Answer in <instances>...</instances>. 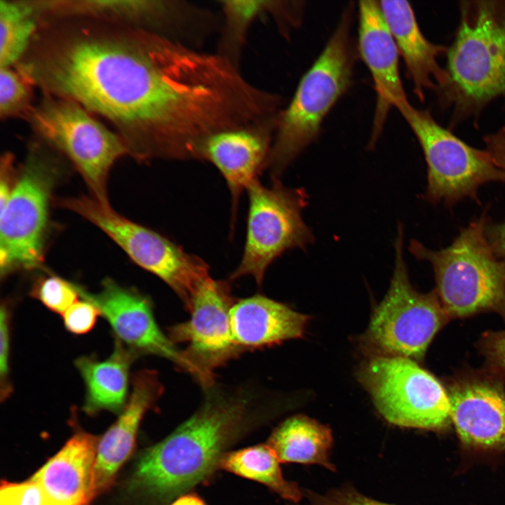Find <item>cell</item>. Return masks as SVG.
I'll list each match as a JSON object with an SVG mask.
<instances>
[{"label": "cell", "mask_w": 505, "mask_h": 505, "mask_svg": "<svg viewBox=\"0 0 505 505\" xmlns=\"http://www.w3.org/2000/svg\"><path fill=\"white\" fill-rule=\"evenodd\" d=\"M48 39L25 75L112 122L136 159L196 160L207 137L241 118V75L218 53L140 27H80Z\"/></svg>", "instance_id": "1"}, {"label": "cell", "mask_w": 505, "mask_h": 505, "mask_svg": "<svg viewBox=\"0 0 505 505\" xmlns=\"http://www.w3.org/2000/svg\"><path fill=\"white\" fill-rule=\"evenodd\" d=\"M250 405L247 394L208 393L194 415L142 454L135 474L137 485L168 497L206 480L245 426Z\"/></svg>", "instance_id": "2"}, {"label": "cell", "mask_w": 505, "mask_h": 505, "mask_svg": "<svg viewBox=\"0 0 505 505\" xmlns=\"http://www.w3.org/2000/svg\"><path fill=\"white\" fill-rule=\"evenodd\" d=\"M446 83L436 90L451 109L452 127L505 100V1H462L459 22L447 48Z\"/></svg>", "instance_id": "3"}, {"label": "cell", "mask_w": 505, "mask_h": 505, "mask_svg": "<svg viewBox=\"0 0 505 505\" xmlns=\"http://www.w3.org/2000/svg\"><path fill=\"white\" fill-rule=\"evenodd\" d=\"M352 6L343 13L323 50L282 109L267 161L277 178L318 136L323 121L352 83L357 52L351 37Z\"/></svg>", "instance_id": "4"}, {"label": "cell", "mask_w": 505, "mask_h": 505, "mask_svg": "<svg viewBox=\"0 0 505 505\" xmlns=\"http://www.w3.org/2000/svg\"><path fill=\"white\" fill-rule=\"evenodd\" d=\"M484 213L439 250L416 240L409 250L432 266L440 304L449 319L493 311L505 318V263L494 254L486 235Z\"/></svg>", "instance_id": "5"}, {"label": "cell", "mask_w": 505, "mask_h": 505, "mask_svg": "<svg viewBox=\"0 0 505 505\" xmlns=\"http://www.w3.org/2000/svg\"><path fill=\"white\" fill-rule=\"evenodd\" d=\"M403 243V231L399 224L390 287L375 309L361 343L370 356H400L419 361L449 318L435 290L420 293L411 285Z\"/></svg>", "instance_id": "6"}, {"label": "cell", "mask_w": 505, "mask_h": 505, "mask_svg": "<svg viewBox=\"0 0 505 505\" xmlns=\"http://www.w3.org/2000/svg\"><path fill=\"white\" fill-rule=\"evenodd\" d=\"M59 168L55 159L41 145H32L11 197L0 211L1 278L39 269L43 264L49 207Z\"/></svg>", "instance_id": "7"}, {"label": "cell", "mask_w": 505, "mask_h": 505, "mask_svg": "<svg viewBox=\"0 0 505 505\" xmlns=\"http://www.w3.org/2000/svg\"><path fill=\"white\" fill-rule=\"evenodd\" d=\"M58 205L76 213L110 237L141 268L165 282L187 310L198 284L209 276L208 264L181 246L116 213L91 196L67 197Z\"/></svg>", "instance_id": "8"}, {"label": "cell", "mask_w": 505, "mask_h": 505, "mask_svg": "<svg viewBox=\"0 0 505 505\" xmlns=\"http://www.w3.org/2000/svg\"><path fill=\"white\" fill-rule=\"evenodd\" d=\"M28 115L40 137L74 164L92 196L109 203V171L119 158L129 154L119 135L68 98L47 97L39 106L31 108Z\"/></svg>", "instance_id": "9"}, {"label": "cell", "mask_w": 505, "mask_h": 505, "mask_svg": "<svg viewBox=\"0 0 505 505\" xmlns=\"http://www.w3.org/2000/svg\"><path fill=\"white\" fill-rule=\"evenodd\" d=\"M358 377L377 411L393 425L439 431L452 424L446 389L415 361L370 356Z\"/></svg>", "instance_id": "10"}, {"label": "cell", "mask_w": 505, "mask_h": 505, "mask_svg": "<svg viewBox=\"0 0 505 505\" xmlns=\"http://www.w3.org/2000/svg\"><path fill=\"white\" fill-rule=\"evenodd\" d=\"M396 109L405 120L422 149L427 164L426 197L431 202L453 204L477 198L478 189L490 182H505V172L485 150L465 143L441 126L426 110L408 101Z\"/></svg>", "instance_id": "11"}, {"label": "cell", "mask_w": 505, "mask_h": 505, "mask_svg": "<svg viewBox=\"0 0 505 505\" xmlns=\"http://www.w3.org/2000/svg\"><path fill=\"white\" fill-rule=\"evenodd\" d=\"M246 191L249 205L244 249L229 281L250 276L261 285L275 260L313 241L302 217L307 195L302 188L286 187L276 177L269 187L257 180Z\"/></svg>", "instance_id": "12"}, {"label": "cell", "mask_w": 505, "mask_h": 505, "mask_svg": "<svg viewBox=\"0 0 505 505\" xmlns=\"http://www.w3.org/2000/svg\"><path fill=\"white\" fill-rule=\"evenodd\" d=\"M234 303L229 283L208 276L191 297L187 309L190 318L169 329L173 343L187 344L182 351L201 375L207 389L213 384V370L242 351L231 330L230 310Z\"/></svg>", "instance_id": "13"}, {"label": "cell", "mask_w": 505, "mask_h": 505, "mask_svg": "<svg viewBox=\"0 0 505 505\" xmlns=\"http://www.w3.org/2000/svg\"><path fill=\"white\" fill-rule=\"evenodd\" d=\"M76 286L80 297L93 304L108 322L115 340L137 356L152 354L168 359L202 384L198 370L159 328L148 297L108 278L95 293Z\"/></svg>", "instance_id": "14"}, {"label": "cell", "mask_w": 505, "mask_h": 505, "mask_svg": "<svg viewBox=\"0 0 505 505\" xmlns=\"http://www.w3.org/2000/svg\"><path fill=\"white\" fill-rule=\"evenodd\" d=\"M488 370L459 376L445 388L451 422L466 445L505 449V389Z\"/></svg>", "instance_id": "15"}, {"label": "cell", "mask_w": 505, "mask_h": 505, "mask_svg": "<svg viewBox=\"0 0 505 505\" xmlns=\"http://www.w3.org/2000/svg\"><path fill=\"white\" fill-rule=\"evenodd\" d=\"M358 53L372 76L376 105L370 147L379 137L391 107L408 101L399 70L400 54L378 1L358 3Z\"/></svg>", "instance_id": "16"}, {"label": "cell", "mask_w": 505, "mask_h": 505, "mask_svg": "<svg viewBox=\"0 0 505 505\" xmlns=\"http://www.w3.org/2000/svg\"><path fill=\"white\" fill-rule=\"evenodd\" d=\"M278 120L217 132L199 147L198 160L214 165L227 182L231 195V226L240 196L266 168Z\"/></svg>", "instance_id": "17"}, {"label": "cell", "mask_w": 505, "mask_h": 505, "mask_svg": "<svg viewBox=\"0 0 505 505\" xmlns=\"http://www.w3.org/2000/svg\"><path fill=\"white\" fill-rule=\"evenodd\" d=\"M163 386L156 372L143 370L131 378V391L117 420L98 441L96 456L97 494L108 488L131 454L140 422L161 397Z\"/></svg>", "instance_id": "18"}, {"label": "cell", "mask_w": 505, "mask_h": 505, "mask_svg": "<svg viewBox=\"0 0 505 505\" xmlns=\"http://www.w3.org/2000/svg\"><path fill=\"white\" fill-rule=\"evenodd\" d=\"M98 439L75 433L31 478L60 505H87L97 495L96 456Z\"/></svg>", "instance_id": "19"}, {"label": "cell", "mask_w": 505, "mask_h": 505, "mask_svg": "<svg viewBox=\"0 0 505 505\" xmlns=\"http://www.w3.org/2000/svg\"><path fill=\"white\" fill-rule=\"evenodd\" d=\"M379 4L414 92L422 101L425 90L436 91L447 81L446 70L438 64V58L446 53L447 48L424 36L408 1H380Z\"/></svg>", "instance_id": "20"}, {"label": "cell", "mask_w": 505, "mask_h": 505, "mask_svg": "<svg viewBox=\"0 0 505 505\" xmlns=\"http://www.w3.org/2000/svg\"><path fill=\"white\" fill-rule=\"evenodd\" d=\"M309 316L261 295L234 302L230 325L235 343L259 348L302 337Z\"/></svg>", "instance_id": "21"}, {"label": "cell", "mask_w": 505, "mask_h": 505, "mask_svg": "<svg viewBox=\"0 0 505 505\" xmlns=\"http://www.w3.org/2000/svg\"><path fill=\"white\" fill-rule=\"evenodd\" d=\"M48 9L60 14L100 17L128 22L146 29L170 36L186 25L189 11L184 1L84 0L48 3Z\"/></svg>", "instance_id": "22"}, {"label": "cell", "mask_w": 505, "mask_h": 505, "mask_svg": "<svg viewBox=\"0 0 505 505\" xmlns=\"http://www.w3.org/2000/svg\"><path fill=\"white\" fill-rule=\"evenodd\" d=\"M138 356L115 340L107 358L82 356L74 365L81 376L85 396L83 410L90 415L105 410L121 413L129 395L130 368Z\"/></svg>", "instance_id": "23"}, {"label": "cell", "mask_w": 505, "mask_h": 505, "mask_svg": "<svg viewBox=\"0 0 505 505\" xmlns=\"http://www.w3.org/2000/svg\"><path fill=\"white\" fill-rule=\"evenodd\" d=\"M332 442L329 427L308 417L295 415L275 429L267 445L280 462L317 464L335 471L329 459Z\"/></svg>", "instance_id": "24"}, {"label": "cell", "mask_w": 505, "mask_h": 505, "mask_svg": "<svg viewBox=\"0 0 505 505\" xmlns=\"http://www.w3.org/2000/svg\"><path fill=\"white\" fill-rule=\"evenodd\" d=\"M218 4L224 21L217 53L238 66L248 30L253 22L269 15L280 29H283L292 22L296 15L293 1L224 0Z\"/></svg>", "instance_id": "25"}, {"label": "cell", "mask_w": 505, "mask_h": 505, "mask_svg": "<svg viewBox=\"0 0 505 505\" xmlns=\"http://www.w3.org/2000/svg\"><path fill=\"white\" fill-rule=\"evenodd\" d=\"M280 461L267 444H260L225 452L218 469L262 483L282 498L297 503L302 492L296 483L286 480L279 465Z\"/></svg>", "instance_id": "26"}, {"label": "cell", "mask_w": 505, "mask_h": 505, "mask_svg": "<svg viewBox=\"0 0 505 505\" xmlns=\"http://www.w3.org/2000/svg\"><path fill=\"white\" fill-rule=\"evenodd\" d=\"M40 13L35 1L0 0V67L19 61L34 38Z\"/></svg>", "instance_id": "27"}, {"label": "cell", "mask_w": 505, "mask_h": 505, "mask_svg": "<svg viewBox=\"0 0 505 505\" xmlns=\"http://www.w3.org/2000/svg\"><path fill=\"white\" fill-rule=\"evenodd\" d=\"M29 81L20 72L9 67H0V114L9 117L24 112L29 114Z\"/></svg>", "instance_id": "28"}, {"label": "cell", "mask_w": 505, "mask_h": 505, "mask_svg": "<svg viewBox=\"0 0 505 505\" xmlns=\"http://www.w3.org/2000/svg\"><path fill=\"white\" fill-rule=\"evenodd\" d=\"M30 293L47 309L61 315L76 302L80 296L76 284L53 275L38 279Z\"/></svg>", "instance_id": "29"}, {"label": "cell", "mask_w": 505, "mask_h": 505, "mask_svg": "<svg viewBox=\"0 0 505 505\" xmlns=\"http://www.w3.org/2000/svg\"><path fill=\"white\" fill-rule=\"evenodd\" d=\"M0 505H60L38 482L30 479L21 483L3 482Z\"/></svg>", "instance_id": "30"}, {"label": "cell", "mask_w": 505, "mask_h": 505, "mask_svg": "<svg viewBox=\"0 0 505 505\" xmlns=\"http://www.w3.org/2000/svg\"><path fill=\"white\" fill-rule=\"evenodd\" d=\"M11 307L5 301L0 311V398H8L13 387L10 379Z\"/></svg>", "instance_id": "31"}, {"label": "cell", "mask_w": 505, "mask_h": 505, "mask_svg": "<svg viewBox=\"0 0 505 505\" xmlns=\"http://www.w3.org/2000/svg\"><path fill=\"white\" fill-rule=\"evenodd\" d=\"M62 316L66 330L80 335L94 328L100 312L93 304L83 299L72 304Z\"/></svg>", "instance_id": "32"}, {"label": "cell", "mask_w": 505, "mask_h": 505, "mask_svg": "<svg viewBox=\"0 0 505 505\" xmlns=\"http://www.w3.org/2000/svg\"><path fill=\"white\" fill-rule=\"evenodd\" d=\"M479 346L486 361L487 370L505 379V330L485 332Z\"/></svg>", "instance_id": "33"}, {"label": "cell", "mask_w": 505, "mask_h": 505, "mask_svg": "<svg viewBox=\"0 0 505 505\" xmlns=\"http://www.w3.org/2000/svg\"><path fill=\"white\" fill-rule=\"evenodd\" d=\"M306 496L309 501L307 505H392L373 500L348 486L325 494L307 491Z\"/></svg>", "instance_id": "34"}, {"label": "cell", "mask_w": 505, "mask_h": 505, "mask_svg": "<svg viewBox=\"0 0 505 505\" xmlns=\"http://www.w3.org/2000/svg\"><path fill=\"white\" fill-rule=\"evenodd\" d=\"M18 173L14 166L13 156L9 153L4 154L0 165V211L5 208L11 197Z\"/></svg>", "instance_id": "35"}, {"label": "cell", "mask_w": 505, "mask_h": 505, "mask_svg": "<svg viewBox=\"0 0 505 505\" xmlns=\"http://www.w3.org/2000/svg\"><path fill=\"white\" fill-rule=\"evenodd\" d=\"M485 151L494 164L505 172V126L484 137Z\"/></svg>", "instance_id": "36"}, {"label": "cell", "mask_w": 505, "mask_h": 505, "mask_svg": "<svg viewBox=\"0 0 505 505\" xmlns=\"http://www.w3.org/2000/svg\"><path fill=\"white\" fill-rule=\"evenodd\" d=\"M487 240L497 257L505 263V221L500 223H487Z\"/></svg>", "instance_id": "37"}, {"label": "cell", "mask_w": 505, "mask_h": 505, "mask_svg": "<svg viewBox=\"0 0 505 505\" xmlns=\"http://www.w3.org/2000/svg\"><path fill=\"white\" fill-rule=\"evenodd\" d=\"M171 505H206L205 502L195 494H184L178 497Z\"/></svg>", "instance_id": "38"}]
</instances>
